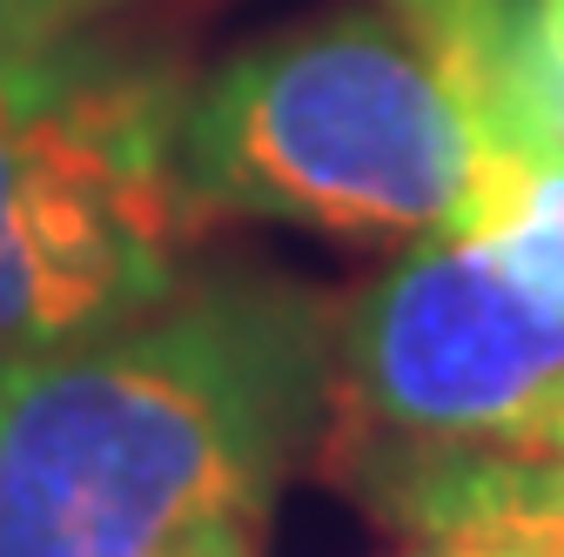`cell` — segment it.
<instances>
[{
  "label": "cell",
  "mask_w": 564,
  "mask_h": 557,
  "mask_svg": "<svg viewBox=\"0 0 564 557\" xmlns=\"http://www.w3.org/2000/svg\"><path fill=\"white\" fill-rule=\"evenodd\" d=\"M336 323L275 275H182L0 357V557H155L269 491L329 409Z\"/></svg>",
  "instance_id": "cell-1"
},
{
  "label": "cell",
  "mask_w": 564,
  "mask_h": 557,
  "mask_svg": "<svg viewBox=\"0 0 564 557\" xmlns=\"http://www.w3.org/2000/svg\"><path fill=\"white\" fill-rule=\"evenodd\" d=\"M182 121L169 54L95 28L0 54V357L101 329L188 275L208 216Z\"/></svg>",
  "instance_id": "cell-2"
},
{
  "label": "cell",
  "mask_w": 564,
  "mask_h": 557,
  "mask_svg": "<svg viewBox=\"0 0 564 557\" xmlns=\"http://www.w3.org/2000/svg\"><path fill=\"white\" fill-rule=\"evenodd\" d=\"M484 142L403 28L329 14L223 61L182 121V175L216 222H296L357 242L457 236Z\"/></svg>",
  "instance_id": "cell-3"
},
{
  "label": "cell",
  "mask_w": 564,
  "mask_h": 557,
  "mask_svg": "<svg viewBox=\"0 0 564 557\" xmlns=\"http://www.w3.org/2000/svg\"><path fill=\"white\" fill-rule=\"evenodd\" d=\"M329 403L343 437L551 450L564 303L484 236H431L336 323Z\"/></svg>",
  "instance_id": "cell-4"
},
{
  "label": "cell",
  "mask_w": 564,
  "mask_h": 557,
  "mask_svg": "<svg viewBox=\"0 0 564 557\" xmlns=\"http://www.w3.org/2000/svg\"><path fill=\"white\" fill-rule=\"evenodd\" d=\"M524 155H564V0H531V34L518 47L505 142Z\"/></svg>",
  "instance_id": "cell-5"
},
{
  "label": "cell",
  "mask_w": 564,
  "mask_h": 557,
  "mask_svg": "<svg viewBox=\"0 0 564 557\" xmlns=\"http://www.w3.org/2000/svg\"><path fill=\"white\" fill-rule=\"evenodd\" d=\"M108 8H121V0H0V54L67 28H95V14Z\"/></svg>",
  "instance_id": "cell-6"
},
{
  "label": "cell",
  "mask_w": 564,
  "mask_h": 557,
  "mask_svg": "<svg viewBox=\"0 0 564 557\" xmlns=\"http://www.w3.org/2000/svg\"><path fill=\"white\" fill-rule=\"evenodd\" d=\"M256 531H262V511H223L182 531L175 544H162L155 557H256Z\"/></svg>",
  "instance_id": "cell-7"
},
{
  "label": "cell",
  "mask_w": 564,
  "mask_h": 557,
  "mask_svg": "<svg viewBox=\"0 0 564 557\" xmlns=\"http://www.w3.org/2000/svg\"><path fill=\"white\" fill-rule=\"evenodd\" d=\"M457 550H470V557H557L531 524H524V504L518 511H505L498 524H484L470 544H457Z\"/></svg>",
  "instance_id": "cell-8"
},
{
  "label": "cell",
  "mask_w": 564,
  "mask_h": 557,
  "mask_svg": "<svg viewBox=\"0 0 564 557\" xmlns=\"http://www.w3.org/2000/svg\"><path fill=\"white\" fill-rule=\"evenodd\" d=\"M524 524H531V531H538V537H544L557 557H564V504H557V498H544V504H524Z\"/></svg>",
  "instance_id": "cell-9"
},
{
  "label": "cell",
  "mask_w": 564,
  "mask_h": 557,
  "mask_svg": "<svg viewBox=\"0 0 564 557\" xmlns=\"http://www.w3.org/2000/svg\"><path fill=\"white\" fill-rule=\"evenodd\" d=\"M551 483H557V504H564V416H557V430H551Z\"/></svg>",
  "instance_id": "cell-10"
},
{
  "label": "cell",
  "mask_w": 564,
  "mask_h": 557,
  "mask_svg": "<svg viewBox=\"0 0 564 557\" xmlns=\"http://www.w3.org/2000/svg\"><path fill=\"white\" fill-rule=\"evenodd\" d=\"M403 557H470V550H457V544H423V550H403Z\"/></svg>",
  "instance_id": "cell-11"
}]
</instances>
